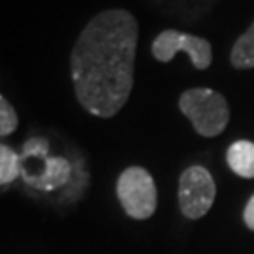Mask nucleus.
Here are the masks:
<instances>
[{"instance_id":"1a4fd4ad","label":"nucleus","mask_w":254,"mask_h":254,"mask_svg":"<svg viewBox=\"0 0 254 254\" xmlns=\"http://www.w3.org/2000/svg\"><path fill=\"white\" fill-rule=\"evenodd\" d=\"M19 117L13 106L0 94V136H9L17 130Z\"/></svg>"},{"instance_id":"20e7f679","label":"nucleus","mask_w":254,"mask_h":254,"mask_svg":"<svg viewBox=\"0 0 254 254\" xmlns=\"http://www.w3.org/2000/svg\"><path fill=\"white\" fill-rule=\"evenodd\" d=\"M179 51L189 55L196 70H207L213 61V49L205 38L185 34L179 30L168 28L160 32L153 42V55L160 63H170Z\"/></svg>"},{"instance_id":"6e6552de","label":"nucleus","mask_w":254,"mask_h":254,"mask_svg":"<svg viewBox=\"0 0 254 254\" xmlns=\"http://www.w3.org/2000/svg\"><path fill=\"white\" fill-rule=\"evenodd\" d=\"M21 173V158L8 145L0 143V185H9Z\"/></svg>"},{"instance_id":"9d476101","label":"nucleus","mask_w":254,"mask_h":254,"mask_svg":"<svg viewBox=\"0 0 254 254\" xmlns=\"http://www.w3.org/2000/svg\"><path fill=\"white\" fill-rule=\"evenodd\" d=\"M243 218H245V224L251 230H254V196L249 200V203H247L245 207V215H243Z\"/></svg>"},{"instance_id":"f03ea898","label":"nucleus","mask_w":254,"mask_h":254,"mask_svg":"<svg viewBox=\"0 0 254 254\" xmlns=\"http://www.w3.org/2000/svg\"><path fill=\"white\" fill-rule=\"evenodd\" d=\"M179 109L192 123L194 130L205 137L218 136L230 121L226 98L213 89H190L179 98Z\"/></svg>"},{"instance_id":"f257e3e1","label":"nucleus","mask_w":254,"mask_h":254,"mask_svg":"<svg viewBox=\"0 0 254 254\" xmlns=\"http://www.w3.org/2000/svg\"><path fill=\"white\" fill-rule=\"evenodd\" d=\"M137 21L123 8L104 9L85 25L70 55L73 91L94 117H115L134 87Z\"/></svg>"},{"instance_id":"0eeeda50","label":"nucleus","mask_w":254,"mask_h":254,"mask_svg":"<svg viewBox=\"0 0 254 254\" xmlns=\"http://www.w3.org/2000/svg\"><path fill=\"white\" fill-rule=\"evenodd\" d=\"M230 61H232V66L237 68V70L254 68V23L249 27L245 34L234 44Z\"/></svg>"},{"instance_id":"39448f33","label":"nucleus","mask_w":254,"mask_h":254,"mask_svg":"<svg viewBox=\"0 0 254 254\" xmlns=\"http://www.w3.org/2000/svg\"><path fill=\"white\" fill-rule=\"evenodd\" d=\"M215 181L203 166H190L179 179V207L187 218H200L215 201Z\"/></svg>"},{"instance_id":"423d86ee","label":"nucleus","mask_w":254,"mask_h":254,"mask_svg":"<svg viewBox=\"0 0 254 254\" xmlns=\"http://www.w3.org/2000/svg\"><path fill=\"white\" fill-rule=\"evenodd\" d=\"M228 166L232 172L237 173L239 177L245 179H254V143L253 141H236L232 143L226 153Z\"/></svg>"},{"instance_id":"7ed1b4c3","label":"nucleus","mask_w":254,"mask_h":254,"mask_svg":"<svg viewBox=\"0 0 254 254\" xmlns=\"http://www.w3.org/2000/svg\"><path fill=\"white\" fill-rule=\"evenodd\" d=\"M117 198L128 217L136 220L153 217L158 203V192L153 175L139 166L127 168L117 181Z\"/></svg>"}]
</instances>
